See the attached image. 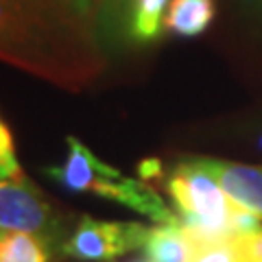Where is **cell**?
<instances>
[{
	"label": "cell",
	"instance_id": "cell-5",
	"mask_svg": "<svg viewBox=\"0 0 262 262\" xmlns=\"http://www.w3.org/2000/svg\"><path fill=\"white\" fill-rule=\"evenodd\" d=\"M199 162L236 206L253 219L262 221V166L214 158H199Z\"/></svg>",
	"mask_w": 262,
	"mask_h": 262
},
{
	"label": "cell",
	"instance_id": "cell-2",
	"mask_svg": "<svg viewBox=\"0 0 262 262\" xmlns=\"http://www.w3.org/2000/svg\"><path fill=\"white\" fill-rule=\"evenodd\" d=\"M48 175L72 192H90L103 199L118 201L158 225H175L182 221L151 186L125 177L120 170L98 160L77 138H68V158L63 166L51 168Z\"/></svg>",
	"mask_w": 262,
	"mask_h": 262
},
{
	"label": "cell",
	"instance_id": "cell-9",
	"mask_svg": "<svg viewBox=\"0 0 262 262\" xmlns=\"http://www.w3.org/2000/svg\"><path fill=\"white\" fill-rule=\"evenodd\" d=\"M245 234L203 236L199 232H194V247H192L190 262H247Z\"/></svg>",
	"mask_w": 262,
	"mask_h": 262
},
{
	"label": "cell",
	"instance_id": "cell-7",
	"mask_svg": "<svg viewBox=\"0 0 262 262\" xmlns=\"http://www.w3.org/2000/svg\"><path fill=\"white\" fill-rule=\"evenodd\" d=\"M216 15L214 0H170L164 27L170 33L194 37L206 31Z\"/></svg>",
	"mask_w": 262,
	"mask_h": 262
},
{
	"label": "cell",
	"instance_id": "cell-13",
	"mask_svg": "<svg viewBox=\"0 0 262 262\" xmlns=\"http://www.w3.org/2000/svg\"><path fill=\"white\" fill-rule=\"evenodd\" d=\"M98 3H105V5H114V3H120V0H98Z\"/></svg>",
	"mask_w": 262,
	"mask_h": 262
},
{
	"label": "cell",
	"instance_id": "cell-4",
	"mask_svg": "<svg viewBox=\"0 0 262 262\" xmlns=\"http://www.w3.org/2000/svg\"><path fill=\"white\" fill-rule=\"evenodd\" d=\"M0 229L53 241L59 221L53 206L27 179H0Z\"/></svg>",
	"mask_w": 262,
	"mask_h": 262
},
{
	"label": "cell",
	"instance_id": "cell-6",
	"mask_svg": "<svg viewBox=\"0 0 262 262\" xmlns=\"http://www.w3.org/2000/svg\"><path fill=\"white\" fill-rule=\"evenodd\" d=\"M194 232L184 221L175 225H158L149 229L144 253L149 262H190Z\"/></svg>",
	"mask_w": 262,
	"mask_h": 262
},
{
	"label": "cell",
	"instance_id": "cell-10",
	"mask_svg": "<svg viewBox=\"0 0 262 262\" xmlns=\"http://www.w3.org/2000/svg\"><path fill=\"white\" fill-rule=\"evenodd\" d=\"M0 262H48V256L35 236L0 229Z\"/></svg>",
	"mask_w": 262,
	"mask_h": 262
},
{
	"label": "cell",
	"instance_id": "cell-3",
	"mask_svg": "<svg viewBox=\"0 0 262 262\" xmlns=\"http://www.w3.org/2000/svg\"><path fill=\"white\" fill-rule=\"evenodd\" d=\"M149 229L140 223H116L83 216L75 232L61 245V253L77 260H116L129 251L142 249Z\"/></svg>",
	"mask_w": 262,
	"mask_h": 262
},
{
	"label": "cell",
	"instance_id": "cell-14",
	"mask_svg": "<svg viewBox=\"0 0 262 262\" xmlns=\"http://www.w3.org/2000/svg\"><path fill=\"white\" fill-rule=\"evenodd\" d=\"M253 3H256L258 7H262V0H253Z\"/></svg>",
	"mask_w": 262,
	"mask_h": 262
},
{
	"label": "cell",
	"instance_id": "cell-15",
	"mask_svg": "<svg viewBox=\"0 0 262 262\" xmlns=\"http://www.w3.org/2000/svg\"><path fill=\"white\" fill-rule=\"evenodd\" d=\"M138 262H149V260H146V258H144V260H138Z\"/></svg>",
	"mask_w": 262,
	"mask_h": 262
},
{
	"label": "cell",
	"instance_id": "cell-1",
	"mask_svg": "<svg viewBox=\"0 0 262 262\" xmlns=\"http://www.w3.org/2000/svg\"><path fill=\"white\" fill-rule=\"evenodd\" d=\"M166 190L179 219L203 236H234L262 225L229 199L199 158L179 162L166 177Z\"/></svg>",
	"mask_w": 262,
	"mask_h": 262
},
{
	"label": "cell",
	"instance_id": "cell-11",
	"mask_svg": "<svg viewBox=\"0 0 262 262\" xmlns=\"http://www.w3.org/2000/svg\"><path fill=\"white\" fill-rule=\"evenodd\" d=\"M0 179H24L20 164L15 160L11 134L3 120H0Z\"/></svg>",
	"mask_w": 262,
	"mask_h": 262
},
{
	"label": "cell",
	"instance_id": "cell-12",
	"mask_svg": "<svg viewBox=\"0 0 262 262\" xmlns=\"http://www.w3.org/2000/svg\"><path fill=\"white\" fill-rule=\"evenodd\" d=\"M245 251L247 262H262V225L245 234Z\"/></svg>",
	"mask_w": 262,
	"mask_h": 262
},
{
	"label": "cell",
	"instance_id": "cell-8",
	"mask_svg": "<svg viewBox=\"0 0 262 262\" xmlns=\"http://www.w3.org/2000/svg\"><path fill=\"white\" fill-rule=\"evenodd\" d=\"M170 0H131V15H129V35L134 42H153L160 33L166 29V20Z\"/></svg>",
	"mask_w": 262,
	"mask_h": 262
}]
</instances>
